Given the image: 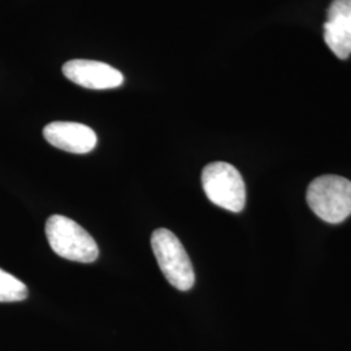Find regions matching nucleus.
Instances as JSON below:
<instances>
[{
    "label": "nucleus",
    "instance_id": "1",
    "mask_svg": "<svg viewBox=\"0 0 351 351\" xmlns=\"http://www.w3.org/2000/svg\"><path fill=\"white\" fill-rule=\"evenodd\" d=\"M46 237L53 252L64 259L93 263L99 256L98 245L88 230L62 215L49 217L46 221Z\"/></svg>",
    "mask_w": 351,
    "mask_h": 351
},
{
    "label": "nucleus",
    "instance_id": "2",
    "mask_svg": "<svg viewBox=\"0 0 351 351\" xmlns=\"http://www.w3.org/2000/svg\"><path fill=\"white\" fill-rule=\"evenodd\" d=\"M307 203L317 217L339 224L351 216V181L341 176L315 178L307 189Z\"/></svg>",
    "mask_w": 351,
    "mask_h": 351
},
{
    "label": "nucleus",
    "instance_id": "3",
    "mask_svg": "<svg viewBox=\"0 0 351 351\" xmlns=\"http://www.w3.org/2000/svg\"><path fill=\"white\" fill-rule=\"evenodd\" d=\"M151 247L159 268L168 282L181 291H188L195 284V274L188 252L181 241L168 229H156L151 236Z\"/></svg>",
    "mask_w": 351,
    "mask_h": 351
},
{
    "label": "nucleus",
    "instance_id": "4",
    "mask_svg": "<svg viewBox=\"0 0 351 351\" xmlns=\"http://www.w3.org/2000/svg\"><path fill=\"white\" fill-rule=\"evenodd\" d=\"M202 186L213 204L230 213H241L246 204V186L236 167L215 162L203 168Z\"/></svg>",
    "mask_w": 351,
    "mask_h": 351
},
{
    "label": "nucleus",
    "instance_id": "5",
    "mask_svg": "<svg viewBox=\"0 0 351 351\" xmlns=\"http://www.w3.org/2000/svg\"><path fill=\"white\" fill-rule=\"evenodd\" d=\"M63 75L75 85L91 90H107L123 85L124 75L110 64L75 59L63 65Z\"/></svg>",
    "mask_w": 351,
    "mask_h": 351
},
{
    "label": "nucleus",
    "instance_id": "6",
    "mask_svg": "<svg viewBox=\"0 0 351 351\" xmlns=\"http://www.w3.org/2000/svg\"><path fill=\"white\" fill-rule=\"evenodd\" d=\"M43 137L53 147L71 154L91 152L98 142L91 128L71 121H53L45 126Z\"/></svg>",
    "mask_w": 351,
    "mask_h": 351
},
{
    "label": "nucleus",
    "instance_id": "7",
    "mask_svg": "<svg viewBox=\"0 0 351 351\" xmlns=\"http://www.w3.org/2000/svg\"><path fill=\"white\" fill-rule=\"evenodd\" d=\"M324 39L330 51L346 60L351 55V0H333L324 24Z\"/></svg>",
    "mask_w": 351,
    "mask_h": 351
},
{
    "label": "nucleus",
    "instance_id": "8",
    "mask_svg": "<svg viewBox=\"0 0 351 351\" xmlns=\"http://www.w3.org/2000/svg\"><path fill=\"white\" fill-rule=\"evenodd\" d=\"M26 298L25 284L0 268V302H20Z\"/></svg>",
    "mask_w": 351,
    "mask_h": 351
}]
</instances>
